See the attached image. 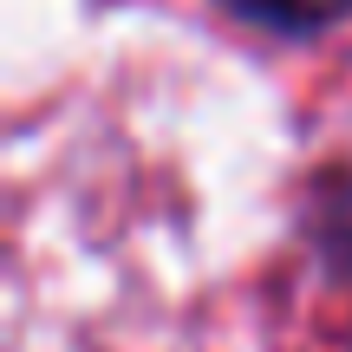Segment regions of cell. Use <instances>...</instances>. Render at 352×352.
<instances>
[{
  "mask_svg": "<svg viewBox=\"0 0 352 352\" xmlns=\"http://www.w3.org/2000/svg\"><path fill=\"white\" fill-rule=\"evenodd\" d=\"M222 7L267 20V26H287V33H307V26H327L340 13H352V0H222Z\"/></svg>",
  "mask_w": 352,
  "mask_h": 352,
  "instance_id": "6da1fadb",
  "label": "cell"
}]
</instances>
